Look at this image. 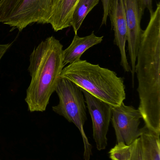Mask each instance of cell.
Segmentation results:
<instances>
[{"label": "cell", "mask_w": 160, "mask_h": 160, "mask_svg": "<svg viewBox=\"0 0 160 160\" xmlns=\"http://www.w3.org/2000/svg\"><path fill=\"white\" fill-rule=\"evenodd\" d=\"M79 0H53L49 23L55 32L71 26L72 14Z\"/></svg>", "instance_id": "30bf717a"}, {"label": "cell", "mask_w": 160, "mask_h": 160, "mask_svg": "<svg viewBox=\"0 0 160 160\" xmlns=\"http://www.w3.org/2000/svg\"><path fill=\"white\" fill-rule=\"evenodd\" d=\"M137 53L135 74L140 98L138 110L145 126L160 134V4L150 13Z\"/></svg>", "instance_id": "6da1fadb"}, {"label": "cell", "mask_w": 160, "mask_h": 160, "mask_svg": "<svg viewBox=\"0 0 160 160\" xmlns=\"http://www.w3.org/2000/svg\"><path fill=\"white\" fill-rule=\"evenodd\" d=\"M63 51L60 41L51 36L41 41L31 53L28 69L31 81L25 98L31 112L46 111L65 67Z\"/></svg>", "instance_id": "7a4b0ae2"}, {"label": "cell", "mask_w": 160, "mask_h": 160, "mask_svg": "<svg viewBox=\"0 0 160 160\" xmlns=\"http://www.w3.org/2000/svg\"><path fill=\"white\" fill-rule=\"evenodd\" d=\"M160 133L148 129L142 128L141 137L145 160H160Z\"/></svg>", "instance_id": "7c38bea8"}, {"label": "cell", "mask_w": 160, "mask_h": 160, "mask_svg": "<svg viewBox=\"0 0 160 160\" xmlns=\"http://www.w3.org/2000/svg\"><path fill=\"white\" fill-rule=\"evenodd\" d=\"M55 91L59 102L57 105L53 106V111L73 123L79 129L84 144V160H90L92 148L84 130L87 116L85 99L81 89L73 82L61 78Z\"/></svg>", "instance_id": "277c9868"}, {"label": "cell", "mask_w": 160, "mask_h": 160, "mask_svg": "<svg viewBox=\"0 0 160 160\" xmlns=\"http://www.w3.org/2000/svg\"><path fill=\"white\" fill-rule=\"evenodd\" d=\"M132 153L128 160H145L142 143L141 137L131 144Z\"/></svg>", "instance_id": "9a60e30c"}, {"label": "cell", "mask_w": 160, "mask_h": 160, "mask_svg": "<svg viewBox=\"0 0 160 160\" xmlns=\"http://www.w3.org/2000/svg\"><path fill=\"white\" fill-rule=\"evenodd\" d=\"M60 78L73 82L112 107L119 106L126 99L124 78L85 60H80L63 68Z\"/></svg>", "instance_id": "3957f363"}, {"label": "cell", "mask_w": 160, "mask_h": 160, "mask_svg": "<svg viewBox=\"0 0 160 160\" xmlns=\"http://www.w3.org/2000/svg\"><path fill=\"white\" fill-rule=\"evenodd\" d=\"M124 3L127 26L128 50L134 87L136 59L143 32L141 22L143 12L140 7L139 0H124Z\"/></svg>", "instance_id": "ba28073f"}, {"label": "cell", "mask_w": 160, "mask_h": 160, "mask_svg": "<svg viewBox=\"0 0 160 160\" xmlns=\"http://www.w3.org/2000/svg\"><path fill=\"white\" fill-rule=\"evenodd\" d=\"M0 160H1V159H0Z\"/></svg>", "instance_id": "d6986e66"}, {"label": "cell", "mask_w": 160, "mask_h": 160, "mask_svg": "<svg viewBox=\"0 0 160 160\" xmlns=\"http://www.w3.org/2000/svg\"><path fill=\"white\" fill-rule=\"evenodd\" d=\"M93 123V137L98 150L105 149L112 116V106L81 89Z\"/></svg>", "instance_id": "52a82bcc"}, {"label": "cell", "mask_w": 160, "mask_h": 160, "mask_svg": "<svg viewBox=\"0 0 160 160\" xmlns=\"http://www.w3.org/2000/svg\"><path fill=\"white\" fill-rule=\"evenodd\" d=\"M103 38V36H96L94 32L84 37H80L78 34H75L70 45L63 51L64 66L80 60L82 55L86 50L101 43Z\"/></svg>", "instance_id": "8fae6325"}, {"label": "cell", "mask_w": 160, "mask_h": 160, "mask_svg": "<svg viewBox=\"0 0 160 160\" xmlns=\"http://www.w3.org/2000/svg\"><path fill=\"white\" fill-rule=\"evenodd\" d=\"M132 153V145L118 143L109 152L110 158L112 160H128Z\"/></svg>", "instance_id": "5bb4252c"}, {"label": "cell", "mask_w": 160, "mask_h": 160, "mask_svg": "<svg viewBox=\"0 0 160 160\" xmlns=\"http://www.w3.org/2000/svg\"><path fill=\"white\" fill-rule=\"evenodd\" d=\"M12 43L0 44V60L12 46Z\"/></svg>", "instance_id": "ac0fdd59"}, {"label": "cell", "mask_w": 160, "mask_h": 160, "mask_svg": "<svg viewBox=\"0 0 160 160\" xmlns=\"http://www.w3.org/2000/svg\"><path fill=\"white\" fill-rule=\"evenodd\" d=\"M112 28L114 32V44L121 54V66L125 72L131 71L127 59L126 45L127 37V26L124 0H112L109 12Z\"/></svg>", "instance_id": "9c48e42d"}, {"label": "cell", "mask_w": 160, "mask_h": 160, "mask_svg": "<svg viewBox=\"0 0 160 160\" xmlns=\"http://www.w3.org/2000/svg\"><path fill=\"white\" fill-rule=\"evenodd\" d=\"M153 0H139L140 7L142 11L144 13L145 9L147 8L150 13L153 11L152 3Z\"/></svg>", "instance_id": "e0dca14e"}, {"label": "cell", "mask_w": 160, "mask_h": 160, "mask_svg": "<svg viewBox=\"0 0 160 160\" xmlns=\"http://www.w3.org/2000/svg\"><path fill=\"white\" fill-rule=\"evenodd\" d=\"M103 5V14L102 17L101 25L106 24L107 19L109 17V12L111 8L112 0H101Z\"/></svg>", "instance_id": "2e32d148"}, {"label": "cell", "mask_w": 160, "mask_h": 160, "mask_svg": "<svg viewBox=\"0 0 160 160\" xmlns=\"http://www.w3.org/2000/svg\"><path fill=\"white\" fill-rule=\"evenodd\" d=\"M100 0H79L73 11L71 26L75 34L81 26L88 13L98 4Z\"/></svg>", "instance_id": "4fadbf2b"}, {"label": "cell", "mask_w": 160, "mask_h": 160, "mask_svg": "<svg viewBox=\"0 0 160 160\" xmlns=\"http://www.w3.org/2000/svg\"><path fill=\"white\" fill-rule=\"evenodd\" d=\"M53 0H0V22L19 32L33 23H49Z\"/></svg>", "instance_id": "5b68a950"}, {"label": "cell", "mask_w": 160, "mask_h": 160, "mask_svg": "<svg viewBox=\"0 0 160 160\" xmlns=\"http://www.w3.org/2000/svg\"><path fill=\"white\" fill-rule=\"evenodd\" d=\"M142 116L138 109L125 105L112 107L111 121L114 128L117 143L130 145L140 137L142 128H139Z\"/></svg>", "instance_id": "8992f818"}]
</instances>
